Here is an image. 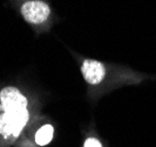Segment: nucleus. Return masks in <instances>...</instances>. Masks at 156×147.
<instances>
[{"mask_svg":"<svg viewBox=\"0 0 156 147\" xmlns=\"http://www.w3.org/2000/svg\"><path fill=\"white\" fill-rule=\"evenodd\" d=\"M40 109L39 99L20 86L0 87V147H13L28 125L40 116Z\"/></svg>","mask_w":156,"mask_h":147,"instance_id":"f03ea898","label":"nucleus"},{"mask_svg":"<svg viewBox=\"0 0 156 147\" xmlns=\"http://www.w3.org/2000/svg\"><path fill=\"white\" fill-rule=\"evenodd\" d=\"M79 64L80 73L87 86V95L92 102L114 90L125 86H136L156 81V74L134 70L126 65L106 62L73 53Z\"/></svg>","mask_w":156,"mask_h":147,"instance_id":"f257e3e1","label":"nucleus"},{"mask_svg":"<svg viewBox=\"0 0 156 147\" xmlns=\"http://www.w3.org/2000/svg\"><path fill=\"white\" fill-rule=\"evenodd\" d=\"M81 147H115L102 137L94 120L81 127Z\"/></svg>","mask_w":156,"mask_h":147,"instance_id":"39448f33","label":"nucleus"},{"mask_svg":"<svg viewBox=\"0 0 156 147\" xmlns=\"http://www.w3.org/2000/svg\"><path fill=\"white\" fill-rule=\"evenodd\" d=\"M20 14L37 34L49 31L52 27L53 12L45 0H26L20 6Z\"/></svg>","mask_w":156,"mask_h":147,"instance_id":"7ed1b4c3","label":"nucleus"},{"mask_svg":"<svg viewBox=\"0 0 156 147\" xmlns=\"http://www.w3.org/2000/svg\"><path fill=\"white\" fill-rule=\"evenodd\" d=\"M55 132L56 128L52 119L40 114L28 125L23 134L35 145L40 147H47L54 140Z\"/></svg>","mask_w":156,"mask_h":147,"instance_id":"20e7f679","label":"nucleus"},{"mask_svg":"<svg viewBox=\"0 0 156 147\" xmlns=\"http://www.w3.org/2000/svg\"><path fill=\"white\" fill-rule=\"evenodd\" d=\"M13 147H40V146L35 145L33 141H31V140L28 139V138L23 133V134L19 137V139L14 142Z\"/></svg>","mask_w":156,"mask_h":147,"instance_id":"423d86ee","label":"nucleus"}]
</instances>
